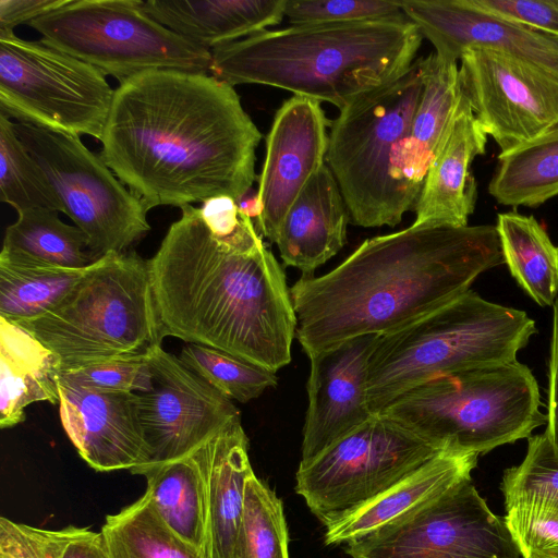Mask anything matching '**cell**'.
I'll return each mask as SVG.
<instances>
[{
  "instance_id": "obj_1",
  "label": "cell",
  "mask_w": 558,
  "mask_h": 558,
  "mask_svg": "<svg viewBox=\"0 0 558 558\" xmlns=\"http://www.w3.org/2000/svg\"><path fill=\"white\" fill-rule=\"evenodd\" d=\"M262 133L233 86L175 70L114 89L99 156L147 209L242 197L256 179Z\"/></svg>"
},
{
  "instance_id": "obj_2",
  "label": "cell",
  "mask_w": 558,
  "mask_h": 558,
  "mask_svg": "<svg viewBox=\"0 0 558 558\" xmlns=\"http://www.w3.org/2000/svg\"><path fill=\"white\" fill-rule=\"evenodd\" d=\"M217 236L186 205L147 260L162 338L171 336L277 372L291 361L298 319L283 268L242 215Z\"/></svg>"
},
{
  "instance_id": "obj_3",
  "label": "cell",
  "mask_w": 558,
  "mask_h": 558,
  "mask_svg": "<svg viewBox=\"0 0 558 558\" xmlns=\"http://www.w3.org/2000/svg\"><path fill=\"white\" fill-rule=\"evenodd\" d=\"M505 264L496 226L411 225L365 240L329 272L292 286L295 336L306 355L359 336L401 329Z\"/></svg>"
},
{
  "instance_id": "obj_4",
  "label": "cell",
  "mask_w": 558,
  "mask_h": 558,
  "mask_svg": "<svg viewBox=\"0 0 558 558\" xmlns=\"http://www.w3.org/2000/svg\"><path fill=\"white\" fill-rule=\"evenodd\" d=\"M422 39L408 17L291 25L215 47L209 74L233 87L268 85L341 110L403 75Z\"/></svg>"
},
{
  "instance_id": "obj_5",
  "label": "cell",
  "mask_w": 558,
  "mask_h": 558,
  "mask_svg": "<svg viewBox=\"0 0 558 558\" xmlns=\"http://www.w3.org/2000/svg\"><path fill=\"white\" fill-rule=\"evenodd\" d=\"M537 332L524 311L469 290L392 332L378 336L369 356L366 395L374 414L405 391L438 376L517 361Z\"/></svg>"
},
{
  "instance_id": "obj_6",
  "label": "cell",
  "mask_w": 558,
  "mask_h": 558,
  "mask_svg": "<svg viewBox=\"0 0 558 558\" xmlns=\"http://www.w3.org/2000/svg\"><path fill=\"white\" fill-rule=\"evenodd\" d=\"M423 89L422 58L399 78L339 110L331 122L326 165L350 214L364 227H395L417 198L401 173V153Z\"/></svg>"
},
{
  "instance_id": "obj_7",
  "label": "cell",
  "mask_w": 558,
  "mask_h": 558,
  "mask_svg": "<svg viewBox=\"0 0 558 558\" xmlns=\"http://www.w3.org/2000/svg\"><path fill=\"white\" fill-rule=\"evenodd\" d=\"M14 324L59 357L61 372L146 355L163 339L148 263L130 251L96 260L57 304Z\"/></svg>"
},
{
  "instance_id": "obj_8",
  "label": "cell",
  "mask_w": 558,
  "mask_h": 558,
  "mask_svg": "<svg viewBox=\"0 0 558 558\" xmlns=\"http://www.w3.org/2000/svg\"><path fill=\"white\" fill-rule=\"evenodd\" d=\"M538 384L518 360L432 378L385 413L449 449L480 454L529 438L546 423Z\"/></svg>"
},
{
  "instance_id": "obj_9",
  "label": "cell",
  "mask_w": 558,
  "mask_h": 558,
  "mask_svg": "<svg viewBox=\"0 0 558 558\" xmlns=\"http://www.w3.org/2000/svg\"><path fill=\"white\" fill-rule=\"evenodd\" d=\"M28 25L45 45L120 83L160 70L209 74L211 51L155 21L142 0H69Z\"/></svg>"
},
{
  "instance_id": "obj_10",
  "label": "cell",
  "mask_w": 558,
  "mask_h": 558,
  "mask_svg": "<svg viewBox=\"0 0 558 558\" xmlns=\"http://www.w3.org/2000/svg\"><path fill=\"white\" fill-rule=\"evenodd\" d=\"M442 450L398 420L374 414L313 460L299 464L295 492L327 527Z\"/></svg>"
},
{
  "instance_id": "obj_11",
  "label": "cell",
  "mask_w": 558,
  "mask_h": 558,
  "mask_svg": "<svg viewBox=\"0 0 558 558\" xmlns=\"http://www.w3.org/2000/svg\"><path fill=\"white\" fill-rule=\"evenodd\" d=\"M113 96L95 66L0 32V114L101 141Z\"/></svg>"
},
{
  "instance_id": "obj_12",
  "label": "cell",
  "mask_w": 558,
  "mask_h": 558,
  "mask_svg": "<svg viewBox=\"0 0 558 558\" xmlns=\"http://www.w3.org/2000/svg\"><path fill=\"white\" fill-rule=\"evenodd\" d=\"M15 132L98 260L128 252L149 230L147 207L78 135L16 122Z\"/></svg>"
},
{
  "instance_id": "obj_13",
  "label": "cell",
  "mask_w": 558,
  "mask_h": 558,
  "mask_svg": "<svg viewBox=\"0 0 558 558\" xmlns=\"http://www.w3.org/2000/svg\"><path fill=\"white\" fill-rule=\"evenodd\" d=\"M351 558H520L505 522L468 480L411 515L347 544Z\"/></svg>"
},
{
  "instance_id": "obj_14",
  "label": "cell",
  "mask_w": 558,
  "mask_h": 558,
  "mask_svg": "<svg viewBox=\"0 0 558 558\" xmlns=\"http://www.w3.org/2000/svg\"><path fill=\"white\" fill-rule=\"evenodd\" d=\"M461 90L500 154L558 124V76L511 53L466 48L459 59Z\"/></svg>"
},
{
  "instance_id": "obj_15",
  "label": "cell",
  "mask_w": 558,
  "mask_h": 558,
  "mask_svg": "<svg viewBox=\"0 0 558 558\" xmlns=\"http://www.w3.org/2000/svg\"><path fill=\"white\" fill-rule=\"evenodd\" d=\"M146 357L151 388L135 393V400L149 454L147 465L194 453L240 416L230 399L161 345L150 349Z\"/></svg>"
},
{
  "instance_id": "obj_16",
  "label": "cell",
  "mask_w": 558,
  "mask_h": 558,
  "mask_svg": "<svg viewBox=\"0 0 558 558\" xmlns=\"http://www.w3.org/2000/svg\"><path fill=\"white\" fill-rule=\"evenodd\" d=\"M328 125L320 101L303 96L293 95L275 114L258 178L262 214L256 225L271 242L303 187L326 165Z\"/></svg>"
},
{
  "instance_id": "obj_17",
  "label": "cell",
  "mask_w": 558,
  "mask_h": 558,
  "mask_svg": "<svg viewBox=\"0 0 558 558\" xmlns=\"http://www.w3.org/2000/svg\"><path fill=\"white\" fill-rule=\"evenodd\" d=\"M377 339L376 335L354 337L308 357V404L300 464L310 462L374 415L366 380Z\"/></svg>"
},
{
  "instance_id": "obj_18",
  "label": "cell",
  "mask_w": 558,
  "mask_h": 558,
  "mask_svg": "<svg viewBox=\"0 0 558 558\" xmlns=\"http://www.w3.org/2000/svg\"><path fill=\"white\" fill-rule=\"evenodd\" d=\"M404 15L434 46L458 61L466 48L501 50L558 76V38L485 13L470 0H402Z\"/></svg>"
},
{
  "instance_id": "obj_19",
  "label": "cell",
  "mask_w": 558,
  "mask_h": 558,
  "mask_svg": "<svg viewBox=\"0 0 558 558\" xmlns=\"http://www.w3.org/2000/svg\"><path fill=\"white\" fill-rule=\"evenodd\" d=\"M61 424L81 458L98 472L149 463L134 392H97L60 380Z\"/></svg>"
},
{
  "instance_id": "obj_20",
  "label": "cell",
  "mask_w": 558,
  "mask_h": 558,
  "mask_svg": "<svg viewBox=\"0 0 558 558\" xmlns=\"http://www.w3.org/2000/svg\"><path fill=\"white\" fill-rule=\"evenodd\" d=\"M486 143L487 134L463 95L428 167L413 225L468 226L477 196L471 165L485 153Z\"/></svg>"
},
{
  "instance_id": "obj_21",
  "label": "cell",
  "mask_w": 558,
  "mask_h": 558,
  "mask_svg": "<svg viewBox=\"0 0 558 558\" xmlns=\"http://www.w3.org/2000/svg\"><path fill=\"white\" fill-rule=\"evenodd\" d=\"M477 459L473 452L440 451L383 494L327 526L325 544H348L411 515L471 480Z\"/></svg>"
},
{
  "instance_id": "obj_22",
  "label": "cell",
  "mask_w": 558,
  "mask_h": 558,
  "mask_svg": "<svg viewBox=\"0 0 558 558\" xmlns=\"http://www.w3.org/2000/svg\"><path fill=\"white\" fill-rule=\"evenodd\" d=\"M350 214L339 185L327 165L306 183L280 226L276 244L286 266L302 275L333 257L347 242Z\"/></svg>"
},
{
  "instance_id": "obj_23",
  "label": "cell",
  "mask_w": 558,
  "mask_h": 558,
  "mask_svg": "<svg viewBox=\"0 0 558 558\" xmlns=\"http://www.w3.org/2000/svg\"><path fill=\"white\" fill-rule=\"evenodd\" d=\"M195 454L206 482L208 558H233L246 483L254 473L241 416L204 444Z\"/></svg>"
},
{
  "instance_id": "obj_24",
  "label": "cell",
  "mask_w": 558,
  "mask_h": 558,
  "mask_svg": "<svg viewBox=\"0 0 558 558\" xmlns=\"http://www.w3.org/2000/svg\"><path fill=\"white\" fill-rule=\"evenodd\" d=\"M142 7L158 23L211 50L278 25L286 0H147Z\"/></svg>"
},
{
  "instance_id": "obj_25",
  "label": "cell",
  "mask_w": 558,
  "mask_h": 558,
  "mask_svg": "<svg viewBox=\"0 0 558 558\" xmlns=\"http://www.w3.org/2000/svg\"><path fill=\"white\" fill-rule=\"evenodd\" d=\"M59 357L29 332L0 316V426L25 420L34 402L59 404Z\"/></svg>"
},
{
  "instance_id": "obj_26",
  "label": "cell",
  "mask_w": 558,
  "mask_h": 558,
  "mask_svg": "<svg viewBox=\"0 0 558 558\" xmlns=\"http://www.w3.org/2000/svg\"><path fill=\"white\" fill-rule=\"evenodd\" d=\"M423 89L401 153V173L418 199L430 161L462 100L456 60L436 52L422 58Z\"/></svg>"
},
{
  "instance_id": "obj_27",
  "label": "cell",
  "mask_w": 558,
  "mask_h": 558,
  "mask_svg": "<svg viewBox=\"0 0 558 558\" xmlns=\"http://www.w3.org/2000/svg\"><path fill=\"white\" fill-rule=\"evenodd\" d=\"M133 474L146 478L144 494L167 526L208 558L206 482L195 452Z\"/></svg>"
},
{
  "instance_id": "obj_28",
  "label": "cell",
  "mask_w": 558,
  "mask_h": 558,
  "mask_svg": "<svg viewBox=\"0 0 558 558\" xmlns=\"http://www.w3.org/2000/svg\"><path fill=\"white\" fill-rule=\"evenodd\" d=\"M504 262L524 292L538 305L558 298V246L533 217L517 211L497 215Z\"/></svg>"
},
{
  "instance_id": "obj_29",
  "label": "cell",
  "mask_w": 558,
  "mask_h": 558,
  "mask_svg": "<svg viewBox=\"0 0 558 558\" xmlns=\"http://www.w3.org/2000/svg\"><path fill=\"white\" fill-rule=\"evenodd\" d=\"M488 193L505 206L537 207L558 195V124L499 154Z\"/></svg>"
},
{
  "instance_id": "obj_30",
  "label": "cell",
  "mask_w": 558,
  "mask_h": 558,
  "mask_svg": "<svg viewBox=\"0 0 558 558\" xmlns=\"http://www.w3.org/2000/svg\"><path fill=\"white\" fill-rule=\"evenodd\" d=\"M17 215L5 230L0 254L69 268H84L96 262L85 234L63 222L58 211L34 208Z\"/></svg>"
},
{
  "instance_id": "obj_31",
  "label": "cell",
  "mask_w": 558,
  "mask_h": 558,
  "mask_svg": "<svg viewBox=\"0 0 558 558\" xmlns=\"http://www.w3.org/2000/svg\"><path fill=\"white\" fill-rule=\"evenodd\" d=\"M90 266L69 268L0 254V316L16 323L43 314L64 298Z\"/></svg>"
},
{
  "instance_id": "obj_32",
  "label": "cell",
  "mask_w": 558,
  "mask_h": 558,
  "mask_svg": "<svg viewBox=\"0 0 558 558\" xmlns=\"http://www.w3.org/2000/svg\"><path fill=\"white\" fill-rule=\"evenodd\" d=\"M110 558H207L161 520L144 494L101 526Z\"/></svg>"
},
{
  "instance_id": "obj_33",
  "label": "cell",
  "mask_w": 558,
  "mask_h": 558,
  "mask_svg": "<svg viewBox=\"0 0 558 558\" xmlns=\"http://www.w3.org/2000/svg\"><path fill=\"white\" fill-rule=\"evenodd\" d=\"M0 201L17 213L44 208L63 213L47 177L15 132V123L0 114Z\"/></svg>"
},
{
  "instance_id": "obj_34",
  "label": "cell",
  "mask_w": 558,
  "mask_h": 558,
  "mask_svg": "<svg viewBox=\"0 0 558 558\" xmlns=\"http://www.w3.org/2000/svg\"><path fill=\"white\" fill-rule=\"evenodd\" d=\"M288 541L282 501L253 473L233 558H289Z\"/></svg>"
},
{
  "instance_id": "obj_35",
  "label": "cell",
  "mask_w": 558,
  "mask_h": 558,
  "mask_svg": "<svg viewBox=\"0 0 558 558\" xmlns=\"http://www.w3.org/2000/svg\"><path fill=\"white\" fill-rule=\"evenodd\" d=\"M180 360L230 400L245 403L277 385L276 372L211 347L185 345Z\"/></svg>"
},
{
  "instance_id": "obj_36",
  "label": "cell",
  "mask_w": 558,
  "mask_h": 558,
  "mask_svg": "<svg viewBox=\"0 0 558 558\" xmlns=\"http://www.w3.org/2000/svg\"><path fill=\"white\" fill-rule=\"evenodd\" d=\"M500 489L506 508L530 499L558 501V451L545 433L527 438L524 459L505 470Z\"/></svg>"
},
{
  "instance_id": "obj_37",
  "label": "cell",
  "mask_w": 558,
  "mask_h": 558,
  "mask_svg": "<svg viewBox=\"0 0 558 558\" xmlns=\"http://www.w3.org/2000/svg\"><path fill=\"white\" fill-rule=\"evenodd\" d=\"M506 510L505 522L523 558H558V501L530 499Z\"/></svg>"
},
{
  "instance_id": "obj_38",
  "label": "cell",
  "mask_w": 558,
  "mask_h": 558,
  "mask_svg": "<svg viewBox=\"0 0 558 558\" xmlns=\"http://www.w3.org/2000/svg\"><path fill=\"white\" fill-rule=\"evenodd\" d=\"M284 16L292 25L407 17L397 0H286Z\"/></svg>"
},
{
  "instance_id": "obj_39",
  "label": "cell",
  "mask_w": 558,
  "mask_h": 558,
  "mask_svg": "<svg viewBox=\"0 0 558 558\" xmlns=\"http://www.w3.org/2000/svg\"><path fill=\"white\" fill-rule=\"evenodd\" d=\"M146 355L63 371L60 380L97 392H146L151 388Z\"/></svg>"
},
{
  "instance_id": "obj_40",
  "label": "cell",
  "mask_w": 558,
  "mask_h": 558,
  "mask_svg": "<svg viewBox=\"0 0 558 558\" xmlns=\"http://www.w3.org/2000/svg\"><path fill=\"white\" fill-rule=\"evenodd\" d=\"M65 530H46L0 518V558H59Z\"/></svg>"
},
{
  "instance_id": "obj_41",
  "label": "cell",
  "mask_w": 558,
  "mask_h": 558,
  "mask_svg": "<svg viewBox=\"0 0 558 558\" xmlns=\"http://www.w3.org/2000/svg\"><path fill=\"white\" fill-rule=\"evenodd\" d=\"M481 11L558 38V0H470Z\"/></svg>"
},
{
  "instance_id": "obj_42",
  "label": "cell",
  "mask_w": 558,
  "mask_h": 558,
  "mask_svg": "<svg viewBox=\"0 0 558 558\" xmlns=\"http://www.w3.org/2000/svg\"><path fill=\"white\" fill-rule=\"evenodd\" d=\"M199 213L206 226L217 236L232 234L242 221L235 199L228 195L206 199L202 203Z\"/></svg>"
},
{
  "instance_id": "obj_43",
  "label": "cell",
  "mask_w": 558,
  "mask_h": 558,
  "mask_svg": "<svg viewBox=\"0 0 558 558\" xmlns=\"http://www.w3.org/2000/svg\"><path fill=\"white\" fill-rule=\"evenodd\" d=\"M69 0H0V32H13L21 24L64 5Z\"/></svg>"
},
{
  "instance_id": "obj_44",
  "label": "cell",
  "mask_w": 558,
  "mask_h": 558,
  "mask_svg": "<svg viewBox=\"0 0 558 558\" xmlns=\"http://www.w3.org/2000/svg\"><path fill=\"white\" fill-rule=\"evenodd\" d=\"M59 558H110L102 533L69 525Z\"/></svg>"
},
{
  "instance_id": "obj_45",
  "label": "cell",
  "mask_w": 558,
  "mask_h": 558,
  "mask_svg": "<svg viewBox=\"0 0 558 558\" xmlns=\"http://www.w3.org/2000/svg\"><path fill=\"white\" fill-rule=\"evenodd\" d=\"M545 434L558 451V360L549 359Z\"/></svg>"
},
{
  "instance_id": "obj_46",
  "label": "cell",
  "mask_w": 558,
  "mask_h": 558,
  "mask_svg": "<svg viewBox=\"0 0 558 558\" xmlns=\"http://www.w3.org/2000/svg\"><path fill=\"white\" fill-rule=\"evenodd\" d=\"M239 213L248 217L250 219H256L260 217L262 204L258 196V191L253 189L248 190L242 197L236 201Z\"/></svg>"
},
{
  "instance_id": "obj_47",
  "label": "cell",
  "mask_w": 558,
  "mask_h": 558,
  "mask_svg": "<svg viewBox=\"0 0 558 558\" xmlns=\"http://www.w3.org/2000/svg\"><path fill=\"white\" fill-rule=\"evenodd\" d=\"M550 355L558 360V298L553 304V330L550 342Z\"/></svg>"
}]
</instances>
